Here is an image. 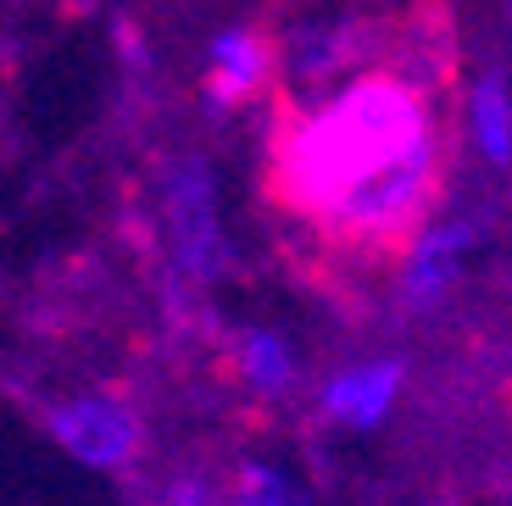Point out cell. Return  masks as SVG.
I'll list each match as a JSON object with an SVG mask.
<instances>
[{"mask_svg":"<svg viewBox=\"0 0 512 506\" xmlns=\"http://www.w3.org/2000/svg\"><path fill=\"white\" fill-rule=\"evenodd\" d=\"M401 390V362H373V367H351V373H340V379L323 390V412H329L334 423H379L384 406L396 401Z\"/></svg>","mask_w":512,"mask_h":506,"instance_id":"5b68a950","label":"cell"},{"mask_svg":"<svg viewBox=\"0 0 512 506\" xmlns=\"http://www.w3.org/2000/svg\"><path fill=\"white\" fill-rule=\"evenodd\" d=\"M268 73H273L268 34H256V28H229V34L212 45L206 95H212L218 106H240V101H251L256 89L268 84Z\"/></svg>","mask_w":512,"mask_h":506,"instance_id":"277c9868","label":"cell"},{"mask_svg":"<svg viewBox=\"0 0 512 506\" xmlns=\"http://www.w3.org/2000/svg\"><path fill=\"white\" fill-rule=\"evenodd\" d=\"M362 39L357 28H312V34L295 39V73L301 78H329L346 62H357Z\"/></svg>","mask_w":512,"mask_h":506,"instance_id":"ba28073f","label":"cell"},{"mask_svg":"<svg viewBox=\"0 0 512 506\" xmlns=\"http://www.w3.org/2000/svg\"><path fill=\"white\" fill-rule=\"evenodd\" d=\"M162 228H167V256L190 284H206L223 273V223H218V195H212V173L201 156L167 167L162 184Z\"/></svg>","mask_w":512,"mask_h":506,"instance_id":"3957f363","label":"cell"},{"mask_svg":"<svg viewBox=\"0 0 512 506\" xmlns=\"http://www.w3.org/2000/svg\"><path fill=\"white\" fill-rule=\"evenodd\" d=\"M468 240H474V228H468V223L435 228L429 240H418L407 279H401V284H407V301H412V306H435L440 295H446L451 273H457V256L468 251Z\"/></svg>","mask_w":512,"mask_h":506,"instance_id":"8992f818","label":"cell"},{"mask_svg":"<svg viewBox=\"0 0 512 506\" xmlns=\"http://www.w3.org/2000/svg\"><path fill=\"white\" fill-rule=\"evenodd\" d=\"M234 367H240V379L251 384L256 395H284L295 384V356L290 345L279 340L273 329H251L234 351Z\"/></svg>","mask_w":512,"mask_h":506,"instance_id":"52a82bcc","label":"cell"},{"mask_svg":"<svg viewBox=\"0 0 512 506\" xmlns=\"http://www.w3.org/2000/svg\"><path fill=\"white\" fill-rule=\"evenodd\" d=\"M229 506H307L295 479L273 462H240L229 479Z\"/></svg>","mask_w":512,"mask_h":506,"instance_id":"9c48e42d","label":"cell"},{"mask_svg":"<svg viewBox=\"0 0 512 506\" xmlns=\"http://www.w3.org/2000/svg\"><path fill=\"white\" fill-rule=\"evenodd\" d=\"M435 506H446V501H435Z\"/></svg>","mask_w":512,"mask_h":506,"instance_id":"7c38bea8","label":"cell"},{"mask_svg":"<svg viewBox=\"0 0 512 506\" xmlns=\"http://www.w3.org/2000/svg\"><path fill=\"white\" fill-rule=\"evenodd\" d=\"M45 429L51 440L90 473H123L140 462L145 451V418L134 412V401L112 390H84L67 401L45 406Z\"/></svg>","mask_w":512,"mask_h":506,"instance_id":"7a4b0ae2","label":"cell"},{"mask_svg":"<svg viewBox=\"0 0 512 506\" xmlns=\"http://www.w3.org/2000/svg\"><path fill=\"white\" fill-rule=\"evenodd\" d=\"M474 123H479V145H485V156L507 162V156H512V95H507V78H501V73L479 84Z\"/></svg>","mask_w":512,"mask_h":506,"instance_id":"30bf717a","label":"cell"},{"mask_svg":"<svg viewBox=\"0 0 512 506\" xmlns=\"http://www.w3.org/2000/svg\"><path fill=\"white\" fill-rule=\"evenodd\" d=\"M429 140H435V128H429L418 89L407 78L373 73L351 84L346 95H334L329 106L279 128L268 190L279 206L323 228L346 206V195H357L368 178H379L384 167H396L401 156H412Z\"/></svg>","mask_w":512,"mask_h":506,"instance_id":"6da1fadb","label":"cell"},{"mask_svg":"<svg viewBox=\"0 0 512 506\" xmlns=\"http://www.w3.org/2000/svg\"><path fill=\"white\" fill-rule=\"evenodd\" d=\"M162 506H229V490H218V484H206V479H173L162 495Z\"/></svg>","mask_w":512,"mask_h":506,"instance_id":"8fae6325","label":"cell"}]
</instances>
